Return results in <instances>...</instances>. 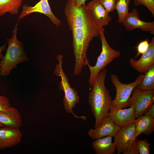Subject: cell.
<instances>
[{
	"instance_id": "29",
	"label": "cell",
	"mask_w": 154,
	"mask_h": 154,
	"mask_svg": "<svg viewBox=\"0 0 154 154\" xmlns=\"http://www.w3.org/2000/svg\"><path fill=\"white\" fill-rule=\"evenodd\" d=\"M144 114L145 115L154 118V104L152 105Z\"/></svg>"
},
{
	"instance_id": "16",
	"label": "cell",
	"mask_w": 154,
	"mask_h": 154,
	"mask_svg": "<svg viewBox=\"0 0 154 154\" xmlns=\"http://www.w3.org/2000/svg\"><path fill=\"white\" fill-rule=\"evenodd\" d=\"M0 123L5 126L19 128L22 121L20 114L14 107L10 106L7 110L0 111Z\"/></svg>"
},
{
	"instance_id": "23",
	"label": "cell",
	"mask_w": 154,
	"mask_h": 154,
	"mask_svg": "<svg viewBox=\"0 0 154 154\" xmlns=\"http://www.w3.org/2000/svg\"><path fill=\"white\" fill-rule=\"evenodd\" d=\"M136 6L143 5L145 6L154 17V0H134Z\"/></svg>"
},
{
	"instance_id": "13",
	"label": "cell",
	"mask_w": 154,
	"mask_h": 154,
	"mask_svg": "<svg viewBox=\"0 0 154 154\" xmlns=\"http://www.w3.org/2000/svg\"><path fill=\"white\" fill-rule=\"evenodd\" d=\"M120 128L107 116L103 119L98 128L94 129H90L88 134L92 139H98L107 136L114 137Z\"/></svg>"
},
{
	"instance_id": "4",
	"label": "cell",
	"mask_w": 154,
	"mask_h": 154,
	"mask_svg": "<svg viewBox=\"0 0 154 154\" xmlns=\"http://www.w3.org/2000/svg\"><path fill=\"white\" fill-rule=\"evenodd\" d=\"M63 58L62 54L57 56L56 59L59 63L56 64L54 73L57 77H60L61 78V81L59 82V88L60 90L64 92V95L62 100L64 109L67 113L72 115L76 119H81L86 120V116H78L73 111V108L79 103L80 97L77 91L71 87L69 83V79L62 69Z\"/></svg>"
},
{
	"instance_id": "28",
	"label": "cell",
	"mask_w": 154,
	"mask_h": 154,
	"mask_svg": "<svg viewBox=\"0 0 154 154\" xmlns=\"http://www.w3.org/2000/svg\"><path fill=\"white\" fill-rule=\"evenodd\" d=\"M87 0H67L68 2L74 5L80 6L85 5V2Z\"/></svg>"
},
{
	"instance_id": "5",
	"label": "cell",
	"mask_w": 154,
	"mask_h": 154,
	"mask_svg": "<svg viewBox=\"0 0 154 154\" xmlns=\"http://www.w3.org/2000/svg\"><path fill=\"white\" fill-rule=\"evenodd\" d=\"M104 32V27L100 29L99 35L102 43V51L97 58L95 65L92 66L89 64H87L90 72L88 80L90 88L92 87L99 73L114 59L121 56L119 51L115 50L110 46L106 38Z\"/></svg>"
},
{
	"instance_id": "24",
	"label": "cell",
	"mask_w": 154,
	"mask_h": 154,
	"mask_svg": "<svg viewBox=\"0 0 154 154\" xmlns=\"http://www.w3.org/2000/svg\"><path fill=\"white\" fill-rule=\"evenodd\" d=\"M99 0L109 14L115 9L117 0Z\"/></svg>"
},
{
	"instance_id": "7",
	"label": "cell",
	"mask_w": 154,
	"mask_h": 154,
	"mask_svg": "<svg viewBox=\"0 0 154 154\" xmlns=\"http://www.w3.org/2000/svg\"><path fill=\"white\" fill-rule=\"evenodd\" d=\"M129 101V106H133L135 117L144 114L154 103V90H141L136 87Z\"/></svg>"
},
{
	"instance_id": "9",
	"label": "cell",
	"mask_w": 154,
	"mask_h": 154,
	"mask_svg": "<svg viewBox=\"0 0 154 154\" xmlns=\"http://www.w3.org/2000/svg\"><path fill=\"white\" fill-rule=\"evenodd\" d=\"M34 13L43 14L48 17L51 21L57 27L61 24L60 21L55 16L52 12L48 0H40L33 6L25 4L23 7L22 10L18 19L19 20Z\"/></svg>"
},
{
	"instance_id": "12",
	"label": "cell",
	"mask_w": 154,
	"mask_h": 154,
	"mask_svg": "<svg viewBox=\"0 0 154 154\" xmlns=\"http://www.w3.org/2000/svg\"><path fill=\"white\" fill-rule=\"evenodd\" d=\"M22 137L19 128L5 126L0 128V150L17 145Z\"/></svg>"
},
{
	"instance_id": "20",
	"label": "cell",
	"mask_w": 154,
	"mask_h": 154,
	"mask_svg": "<svg viewBox=\"0 0 154 154\" xmlns=\"http://www.w3.org/2000/svg\"><path fill=\"white\" fill-rule=\"evenodd\" d=\"M145 73L143 79L136 87L141 90H154V64Z\"/></svg>"
},
{
	"instance_id": "10",
	"label": "cell",
	"mask_w": 154,
	"mask_h": 154,
	"mask_svg": "<svg viewBox=\"0 0 154 154\" xmlns=\"http://www.w3.org/2000/svg\"><path fill=\"white\" fill-rule=\"evenodd\" d=\"M122 23L127 31H131L139 29L143 31L154 34V21L147 22L141 20L138 11L136 9L134 8L131 12L129 13Z\"/></svg>"
},
{
	"instance_id": "27",
	"label": "cell",
	"mask_w": 154,
	"mask_h": 154,
	"mask_svg": "<svg viewBox=\"0 0 154 154\" xmlns=\"http://www.w3.org/2000/svg\"><path fill=\"white\" fill-rule=\"evenodd\" d=\"M135 139L133 141L128 149L122 153L123 154H138L136 145Z\"/></svg>"
},
{
	"instance_id": "1",
	"label": "cell",
	"mask_w": 154,
	"mask_h": 154,
	"mask_svg": "<svg viewBox=\"0 0 154 154\" xmlns=\"http://www.w3.org/2000/svg\"><path fill=\"white\" fill-rule=\"evenodd\" d=\"M64 13L72 32L75 63L79 65L85 64L89 61L86 52L90 43L94 37H99L100 28L86 5L77 6L67 2Z\"/></svg>"
},
{
	"instance_id": "11",
	"label": "cell",
	"mask_w": 154,
	"mask_h": 154,
	"mask_svg": "<svg viewBox=\"0 0 154 154\" xmlns=\"http://www.w3.org/2000/svg\"><path fill=\"white\" fill-rule=\"evenodd\" d=\"M127 109L111 106L107 116L120 128L134 122L136 118L133 106Z\"/></svg>"
},
{
	"instance_id": "21",
	"label": "cell",
	"mask_w": 154,
	"mask_h": 154,
	"mask_svg": "<svg viewBox=\"0 0 154 154\" xmlns=\"http://www.w3.org/2000/svg\"><path fill=\"white\" fill-rule=\"evenodd\" d=\"M131 0H117L116 9L117 14L118 21L122 23L128 14L129 6Z\"/></svg>"
},
{
	"instance_id": "6",
	"label": "cell",
	"mask_w": 154,
	"mask_h": 154,
	"mask_svg": "<svg viewBox=\"0 0 154 154\" xmlns=\"http://www.w3.org/2000/svg\"><path fill=\"white\" fill-rule=\"evenodd\" d=\"M145 76V74H141L134 82L125 84L120 81L117 75L112 74L111 80L115 87L116 94L111 106L121 109L129 107V101L133 90L143 80Z\"/></svg>"
},
{
	"instance_id": "14",
	"label": "cell",
	"mask_w": 154,
	"mask_h": 154,
	"mask_svg": "<svg viewBox=\"0 0 154 154\" xmlns=\"http://www.w3.org/2000/svg\"><path fill=\"white\" fill-rule=\"evenodd\" d=\"M86 7L99 28L108 24L112 19L99 0H92Z\"/></svg>"
},
{
	"instance_id": "25",
	"label": "cell",
	"mask_w": 154,
	"mask_h": 154,
	"mask_svg": "<svg viewBox=\"0 0 154 154\" xmlns=\"http://www.w3.org/2000/svg\"><path fill=\"white\" fill-rule=\"evenodd\" d=\"M149 45V41L147 39L141 42L136 47L138 53L135 58L140 54H142L145 52L148 49Z\"/></svg>"
},
{
	"instance_id": "3",
	"label": "cell",
	"mask_w": 154,
	"mask_h": 154,
	"mask_svg": "<svg viewBox=\"0 0 154 154\" xmlns=\"http://www.w3.org/2000/svg\"><path fill=\"white\" fill-rule=\"evenodd\" d=\"M18 25V23L16 24L11 37L6 38L8 46L5 55L0 61L1 76L8 75L11 70L16 68L18 64L29 60L22 42L17 38Z\"/></svg>"
},
{
	"instance_id": "31",
	"label": "cell",
	"mask_w": 154,
	"mask_h": 154,
	"mask_svg": "<svg viewBox=\"0 0 154 154\" xmlns=\"http://www.w3.org/2000/svg\"><path fill=\"white\" fill-rule=\"evenodd\" d=\"M4 125L2 124V123H0V127H3V126H4Z\"/></svg>"
},
{
	"instance_id": "2",
	"label": "cell",
	"mask_w": 154,
	"mask_h": 154,
	"mask_svg": "<svg viewBox=\"0 0 154 154\" xmlns=\"http://www.w3.org/2000/svg\"><path fill=\"white\" fill-rule=\"evenodd\" d=\"M107 70H103L95 80L89 95V104L95 119V128L100 125L107 116L111 106L112 100L110 91L105 85Z\"/></svg>"
},
{
	"instance_id": "26",
	"label": "cell",
	"mask_w": 154,
	"mask_h": 154,
	"mask_svg": "<svg viewBox=\"0 0 154 154\" xmlns=\"http://www.w3.org/2000/svg\"><path fill=\"white\" fill-rule=\"evenodd\" d=\"M10 106L9 100L7 97L0 95V111L6 110Z\"/></svg>"
},
{
	"instance_id": "18",
	"label": "cell",
	"mask_w": 154,
	"mask_h": 154,
	"mask_svg": "<svg viewBox=\"0 0 154 154\" xmlns=\"http://www.w3.org/2000/svg\"><path fill=\"white\" fill-rule=\"evenodd\" d=\"M112 137L107 136L95 139L92 147L96 154H115L116 148L112 142Z\"/></svg>"
},
{
	"instance_id": "17",
	"label": "cell",
	"mask_w": 154,
	"mask_h": 154,
	"mask_svg": "<svg viewBox=\"0 0 154 154\" xmlns=\"http://www.w3.org/2000/svg\"><path fill=\"white\" fill-rule=\"evenodd\" d=\"M133 123L135 129V138L141 133L151 135L154 131V118L146 115L137 117Z\"/></svg>"
},
{
	"instance_id": "15",
	"label": "cell",
	"mask_w": 154,
	"mask_h": 154,
	"mask_svg": "<svg viewBox=\"0 0 154 154\" xmlns=\"http://www.w3.org/2000/svg\"><path fill=\"white\" fill-rule=\"evenodd\" d=\"M129 63L131 66L138 72L145 73L148 69L154 64V37L149 43V47L140 58L136 60L130 58Z\"/></svg>"
},
{
	"instance_id": "19",
	"label": "cell",
	"mask_w": 154,
	"mask_h": 154,
	"mask_svg": "<svg viewBox=\"0 0 154 154\" xmlns=\"http://www.w3.org/2000/svg\"><path fill=\"white\" fill-rule=\"evenodd\" d=\"M23 0H0V17L9 13L12 15H18L19 8Z\"/></svg>"
},
{
	"instance_id": "30",
	"label": "cell",
	"mask_w": 154,
	"mask_h": 154,
	"mask_svg": "<svg viewBox=\"0 0 154 154\" xmlns=\"http://www.w3.org/2000/svg\"><path fill=\"white\" fill-rule=\"evenodd\" d=\"M7 47V44L6 43L4 44L1 46L0 47V60L2 59L4 57V56L2 54V51H5ZM1 69V65L0 64V71Z\"/></svg>"
},
{
	"instance_id": "8",
	"label": "cell",
	"mask_w": 154,
	"mask_h": 154,
	"mask_svg": "<svg viewBox=\"0 0 154 154\" xmlns=\"http://www.w3.org/2000/svg\"><path fill=\"white\" fill-rule=\"evenodd\" d=\"M135 127L133 123L120 128L114 137L113 142L117 153L120 154L126 151L135 139Z\"/></svg>"
},
{
	"instance_id": "22",
	"label": "cell",
	"mask_w": 154,
	"mask_h": 154,
	"mask_svg": "<svg viewBox=\"0 0 154 154\" xmlns=\"http://www.w3.org/2000/svg\"><path fill=\"white\" fill-rule=\"evenodd\" d=\"M135 141L138 154H150V144L147 139L141 140L136 138Z\"/></svg>"
}]
</instances>
